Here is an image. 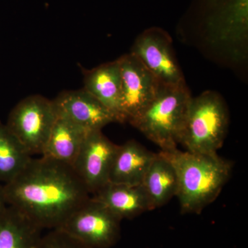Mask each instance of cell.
I'll list each match as a JSON object with an SVG mask.
<instances>
[{"mask_svg": "<svg viewBox=\"0 0 248 248\" xmlns=\"http://www.w3.org/2000/svg\"><path fill=\"white\" fill-rule=\"evenodd\" d=\"M6 203L41 229H59L91 197L73 166L41 156L32 158L4 187Z\"/></svg>", "mask_w": 248, "mask_h": 248, "instance_id": "6da1fadb", "label": "cell"}, {"mask_svg": "<svg viewBox=\"0 0 248 248\" xmlns=\"http://www.w3.org/2000/svg\"><path fill=\"white\" fill-rule=\"evenodd\" d=\"M161 153L174 166L176 197L183 213H200L213 203L229 180L232 164L218 154H198L177 148Z\"/></svg>", "mask_w": 248, "mask_h": 248, "instance_id": "7a4b0ae2", "label": "cell"}, {"mask_svg": "<svg viewBox=\"0 0 248 248\" xmlns=\"http://www.w3.org/2000/svg\"><path fill=\"white\" fill-rule=\"evenodd\" d=\"M192 98L186 84L161 85L154 100L129 123L161 151L175 149L180 141Z\"/></svg>", "mask_w": 248, "mask_h": 248, "instance_id": "3957f363", "label": "cell"}, {"mask_svg": "<svg viewBox=\"0 0 248 248\" xmlns=\"http://www.w3.org/2000/svg\"><path fill=\"white\" fill-rule=\"evenodd\" d=\"M228 110L222 98L205 91L191 99L179 144L198 154H217L228 128Z\"/></svg>", "mask_w": 248, "mask_h": 248, "instance_id": "277c9868", "label": "cell"}, {"mask_svg": "<svg viewBox=\"0 0 248 248\" xmlns=\"http://www.w3.org/2000/svg\"><path fill=\"white\" fill-rule=\"evenodd\" d=\"M57 117L53 100L33 94L24 98L14 108L6 126L32 156L41 155Z\"/></svg>", "mask_w": 248, "mask_h": 248, "instance_id": "5b68a950", "label": "cell"}, {"mask_svg": "<svg viewBox=\"0 0 248 248\" xmlns=\"http://www.w3.org/2000/svg\"><path fill=\"white\" fill-rule=\"evenodd\" d=\"M121 221L120 218L91 197L59 230L90 248H110L120 239Z\"/></svg>", "mask_w": 248, "mask_h": 248, "instance_id": "8992f818", "label": "cell"}, {"mask_svg": "<svg viewBox=\"0 0 248 248\" xmlns=\"http://www.w3.org/2000/svg\"><path fill=\"white\" fill-rule=\"evenodd\" d=\"M117 60L122 77L121 110L124 122H130L154 100L162 84L133 54Z\"/></svg>", "mask_w": 248, "mask_h": 248, "instance_id": "52a82bcc", "label": "cell"}, {"mask_svg": "<svg viewBox=\"0 0 248 248\" xmlns=\"http://www.w3.org/2000/svg\"><path fill=\"white\" fill-rule=\"evenodd\" d=\"M164 86L185 85L186 81L174 55L169 36L151 29L139 36L131 52Z\"/></svg>", "mask_w": 248, "mask_h": 248, "instance_id": "ba28073f", "label": "cell"}, {"mask_svg": "<svg viewBox=\"0 0 248 248\" xmlns=\"http://www.w3.org/2000/svg\"><path fill=\"white\" fill-rule=\"evenodd\" d=\"M117 148L102 130H93L86 135L73 168L91 196L109 182Z\"/></svg>", "mask_w": 248, "mask_h": 248, "instance_id": "9c48e42d", "label": "cell"}, {"mask_svg": "<svg viewBox=\"0 0 248 248\" xmlns=\"http://www.w3.org/2000/svg\"><path fill=\"white\" fill-rule=\"evenodd\" d=\"M205 24L212 43L240 48L248 39V0H223L209 11Z\"/></svg>", "mask_w": 248, "mask_h": 248, "instance_id": "30bf717a", "label": "cell"}, {"mask_svg": "<svg viewBox=\"0 0 248 248\" xmlns=\"http://www.w3.org/2000/svg\"><path fill=\"white\" fill-rule=\"evenodd\" d=\"M57 114L87 131L102 130L117 122L115 116L84 89L64 91L53 99Z\"/></svg>", "mask_w": 248, "mask_h": 248, "instance_id": "8fae6325", "label": "cell"}, {"mask_svg": "<svg viewBox=\"0 0 248 248\" xmlns=\"http://www.w3.org/2000/svg\"><path fill=\"white\" fill-rule=\"evenodd\" d=\"M84 84L83 89L107 108L117 122L124 123L121 110L122 77L118 60L84 71Z\"/></svg>", "mask_w": 248, "mask_h": 248, "instance_id": "7c38bea8", "label": "cell"}, {"mask_svg": "<svg viewBox=\"0 0 248 248\" xmlns=\"http://www.w3.org/2000/svg\"><path fill=\"white\" fill-rule=\"evenodd\" d=\"M91 197L121 220L130 219L153 210L149 198L141 185L108 183Z\"/></svg>", "mask_w": 248, "mask_h": 248, "instance_id": "4fadbf2b", "label": "cell"}, {"mask_svg": "<svg viewBox=\"0 0 248 248\" xmlns=\"http://www.w3.org/2000/svg\"><path fill=\"white\" fill-rule=\"evenodd\" d=\"M156 153L147 150L135 140L118 146L109 176L112 184L141 185Z\"/></svg>", "mask_w": 248, "mask_h": 248, "instance_id": "5bb4252c", "label": "cell"}, {"mask_svg": "<svg viewBox=\"0 0 248 248\" xmlns=\"http://www.w3.org/2000/svg\"><path fill=\"white\" fill-rule=\"evenodd\" d=\"M89 132L58 115L41 156L73 166Z\"/></svg>", "mask_w": 248, "mask_h": 248, "instance_id": "9a60e30c", "label": "cell"}, {"mask_svg": "<svg viewBox=\"0 0 248 248\" xmlns=\"http://www.w3.org/2000/svg\"><path fill=\"white\" fill-rule=\"evenodd\" d=\"M42 231L14 207L0 210V248H36Z\"/></svg>", "mask_w": 248, "mask_h": 248, "instance_id": "2e32d148", "label": "cell"}, {"mask_svg": "<svg viewBox=\"0 0 248 248\" xmlns=\"http://www.w3.org/2000/svg\"><path fill=\"white\" fill-rule=\"evenodd\" d=\"M153 210L163 206L177 191V177L174 166L161 152L156 153L141 183Z\"/></svg>", "mask_w": 248, "mask_h": 248, "instance_id": "e0dca14e", "label": "cell"}, {"mask_svg": "<svg viewBox=\"0 0 248 248\" xmlns=\"http://www.w3.org/2000/svg\"><path fill=\"white\" fill-rule=\"evenodd\" d=\"M32 155L6 125L0 122V180L6 184L27 167Z\"/></svg>", "mask_w": 248, "mask_h": 248, "instance_id": "ac0fdd59", "label": "cell"}, {"mask_svg": "<svg viewBox=\"0 0 248 248\" xmlns=\"http://www.w3.org/2000/svg\"><path fill=\"white\" fill-rule=\"evenodd\" d=\"M36 248H90L61 230H50L42 235Z\"/></svg>", "mask_w": 248, "mask_h": 248, "instance_id": "d6986e66", "label": "cell"}, {"mask_svg": "<svg viewBox=\"0 0 248 248\" xmlns=\"http://www.w3.org/2000/svg\"><path fill=\"white\" fill-rule=\"evenodd\" d=\"M5 203H7L5 197L4 187H0V210L5 208Z\"/></svg>", "mask_w": 248, "mask_h": 248, "instance_id": "ffe728a7", "label": "cell"}]
</instances>
